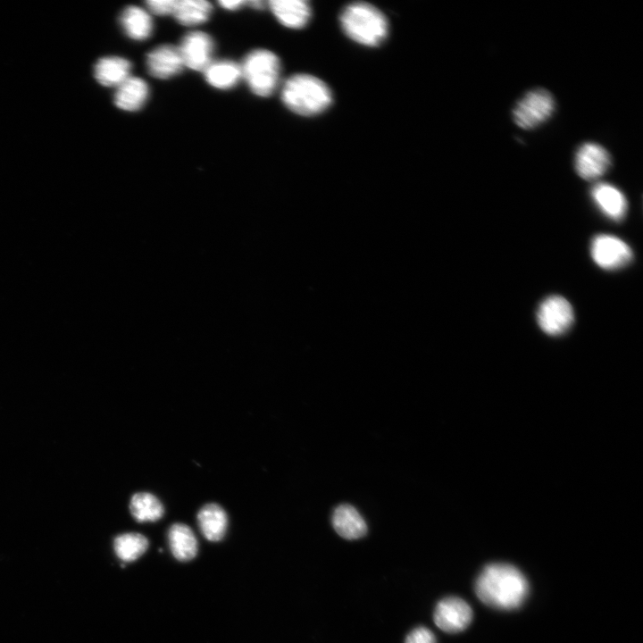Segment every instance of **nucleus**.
<instances>
[{"mask_svg": "<svg viewBox=\"0 0 643 643\" xmlns=\"http://www.w3.org/2000/svg\"><path fill=\"white\" fill-rule=\"evenodd\" d=\"M555 110V100L546 89L529 91L520 99L513 110L515 124L522 129H530L546 121Z\"/></svg>", "mask_w": 643, "mask_h": 643, "instance_id": "obj_5", "label": "nucleus"}, {"mask_svg": "<svg viewBox=\"0 0 643 643\" xmlns=\"http://www.w3.org/2000/svg\"><path fill=\"white\" fill-rule=\"evenodd\" d=\"M590 253L594 262L605 270L619 269L632 259V251L623 240L606 234L593 238Z\"/></svg>", "mask_w": 643, "mask_h": 643, "instance_id": "obj_7", "label": "nucleus"}, {"mask_svg": "<svg viewBox=\"0 0 643 643\" xmlns=\"http://www.w3.org/2000/svg\"><path fill=\"white\" fill-rule=\"evenodd\" d=\"M250 7L256 9V10H262L265 6V3L262 0H253L250 2H246Z\"/></svg>", "mask_w": 643, "mask_h": 643, "instance_id": "obj_27", "label": "nucleus"}, {"mask_svg": "<svg viewBox=\"0 0 643 643\" xmlns=\"http://www.w3.org/2000/svg\"><path fill=\"white\" fill-rule=\"evenodd\" d=\"M405 643H437V641L431 630L425 627H417L406 636Z\"/></svg>", "mask_w": 643, "mask_h": 643, "instance_id": "obj_25", "label": "nucleus"}, {"mask_svg": "<svg viewBox=\"0 0 643 643\" xmlns=\"http://www.w3.org/2000/svg\"><path fill=\"white\" fill-rule=\"evenodd\" d=\"M132 516L139 522H155L164 514L161 501L148 492H138L132 496L129 503Z\"/></svg>", "mask_w": 643, "mask_h": 643, "instance_id": "obj_22", "label": "nucleus"}, {"mask_svg": "<svg viewBox=\"0 0 643 643\" xmlns=\"http://www.w3.org/2000/svg\"><path fill=\"white\" fill-rule=\"evenodd\" d=\"M197 522L205 539L210 541H219L226 533L228 516L221 505L209 503L199 510Z\"/></svg>", "mask_w": 643, "mask_h": 643, "instance_id": "obj_17", "label": "nucleus"}, {"mask_svg": "<svg viewBox=\"0 0 643 643\" xmlns=\"http://www.w3.org/2000/svg\"><path fill=\"white\" fill-rule=\"evenodd\" d=\"M184 66L194 71H204L212 62L214 43L202 31H191L184 36L178 46Z\"/></svg>", "mask_w": 643, "mask_h": 643, "instance_id": "obj_9", "label": "nucleus"}, {"mask_svg": "<svg viewBox=\"0 0 643 643\" xmlns=\"http://www.w3.org/2000/svg\"><path fill=\"white\" fill-rule=\"evenodd\" d=\"M113 547L120 559L124 562H132L146 551L148 540L140 533H124L115 538Z\"/></svg>", "mask_w": 643, "mask_h": 643, "instance_id": "obj_23", "label": "nucleus"}, {"mask_svg": "<svg viewBox=\"0 0 643 643\" xmlns=\"http://www.w3.org/2000/svg\"><path fill=\"white\" fill-rule=\"evenodd\" d=\"M149 96L147 83L138 77H129L117 87L115 105L124 111L135 112L143 107Z\"/></svg>", "mask_w": 643, "mask_h": 643, "instance_id": "obj_15", "label": "nucleus"}, {"mask_svg": "<svg viewBox=\"0 0 643 643\" xmlns=\"http://www.w3.org/2000/svg\"><path fill=\"white\" fill-rule=\"evenodd\" d=\"M611 165L607 150L597 143H585L576 152L574 166L578 175L587 180L603 176Z\"/></svg>", "mask_w": 643, "mask_h": 643, "instance_id": "obj_10", "label": "nucleus"}, {"mask_svg": "<svg viewBox=\"0 0 643 643\" xmlns=\"http://www.w3.org/2000/svg\"><path fill=\"white\" fill-rule=\"evenodd\" d=\"M240 68L242 79L255 95L266 97L277 88L280 76V62L271 51L255 49L249 52Z\"/></svg>", "mask_w": 643, "mask_h": 643, "instance_id": "obj_4", "label": "nucleus"}, {"mask_svg": "<svg viewBox=\"0 0 643 643\" xmlns=\"http://www.w3.org/2000/svg\"><path fill=\"white\" fill-rule=\"evenodd\" d=\"M203 72L207 83L219 89H230L242 79L240 65L230 60L213 61Z\"/></svg>", "mask_w": 643, "mask_h": 643, "instance_id": "obj_20", "label": "nucleus"}, {"mask_svg": "<svg viewBox=\"0 0 643 643\" xmlns=\"http://www.w3.org/2000/svg\"><path fill=\"white\" fill-rule=\"evenodd\" d=\"M120 23L129 38L138 41L148 38L154 28L148 11L136 5L127 6L121 12Z\"/></svg>", "mask_w": 643, "mask_h": 643, "instance_id": "obj_18", "label": "nucleus"}, {"mask_svg": "<svg viewBox=\"0 0 643 643\" xmlns=\"http://www.w3.org/2000/svg\"><path fill=\"white\" fill-rule=\"evenodd\" d=\"M332 526L343 539H357L367 532V525L359 512L347 504L337 506L332 514Z\"/></svg>", "mask_w": 643, "mask_h": 643, "instance_id": "obj_14", "label": "nucleus"}, {"mask_svg": "<svg viewBox=\"0 0 643 643\" xmlns=\"http://www.w3.org/2000/svg\"><path fill=\"white\" fill-rule=\"evenodd\" d=\"M528 590L529 585L523 574L506 564L487 565L475 583V592L481 602L505 610L521 605Z\"/></svg>", "mask_w": 643, "mask_h": 643, "instance_id": "obj_1", "label": "nucleus"}, {"mask_svg": "<svg viewBox=\"0 0 643 643\" xmlns=\"http://www.w3.org/2000/svg\"><path fill=\"white\" fill-rule=\"evenodd\" d=\"M340 24L349 38L366 46L380 45L388 31L385 15L377 7L363 2L345 7L340 15Z\"/></svg>", "mask_w": 643, "mask_h": 643, "instance_id": "obj_3", "label": "nucleus"}, {"mask_svg": "<svg viewBox=\"0 0 643 643\" xmlns=\"http://www.w3.org/2000/svg\"><path fill=\"white\" fill-rule=\"evenodd\" d=\"M219 4L224 9L234 11V10H237V9L242 7L245 4H246V2L242 1V0H230V1H220Z\"/></svg>", "mask_w": 643, "mask_h": 643, "instance_id": "obj_26", "label": "nucleus"}, {"mask_svg": "<svg viewBox=\"0 0 643 643\" xmlns=\"http://www.w3.org/2000/svg\"><path fill=\"white\" fill-rule=\"evenodd\" d=\"M472 618L470 605L463 599L449 597L440 600L433 614L435 624L447 633H457L468 627Z\"/></svg>", "mask_w": 643, "mask_h": 643, "instance_id": "obj_8", "label": "nucleus"}, {"mask_svg": "<svg viewBox=\"0 0 643 643\" xmlns=\"http://www.w3.org/2000/svg\"><path fill=\"white\" fill-rule=\"evenodd\" d=\"M592 199L599 210L614 221H621L626 214L628 204L622 192L616 187L599 182L590 191Z\"/></svg>", "mask_w": 643, "mask_h": 643, "instance_id": "obj_12", "label": "nucleus"}, {"mask_svg": "<svg viewBox=\"0 0 643 643\" xmlns=\"http://www.w3.org/2000/svg\"><path fill=\"white\" fill-rule=\"evenodd\" d=\"M131 63L119 56H106L99 59L95 64L94 76L105 87H118L130 77Z\"/></svg>", "mask_w": 643, "mask_h": 643, "instance_id": "obj_16", "label": "nucleus"}, {"mask_svg": "<svg viewBox=\"0 0 643 643\" xmlns=\"http://www.w3.org/2000/svg\"><path fill=\"white\" fill-rule=\"evenodd\" d=\"M146 68L150 75L165 79L178 75L184 63L178 46L162 45L152 49L146 55Z\"/></svg>", "mask_w": 643, "mask_h": 643, "instance_id": "obj_11", "label": "nucleus"}, {"mask_svg": "<svg viewBox=\"0 0 643 643\" xmlns=\"http://www.w3.org/2000/svg\"><path fill=\"white\" fill-rule=\"evenodd\" d=\"M573 319L571 304L560 296L547 297L537 311V321L540 329L551 336L564 333L572 326Z\"/></svg>", "mask_w": 643, "mask_h": 643, "instance_id": "obj_6", "label": "nucleus"}, {"mask_svg": "<svg viewBox=\"0 0 643 643\" xmlns=\"http://www.w3.org/2000/svg\"><path fill=\"white\" fill-rule=\"evenodd\" d=\"M277 20L287 28L301 29L311 18V7L303 0H272L269 3Z\"/></svg>", "mask_w": 643, "mask_h": 643, "instance_id": "obj_13", "label": "nucleus"}, {"mask_svg": "<svg viewBox=\"0 0 643 643\" xmlns=\"http://www.w3.org/2000/svg\"><path fill=\"white\" fill-rule=\"evenodd\" d=\"M168 540L173 556L181 562L193 559L197 554V540L192 530L186 524H172L168 531Z\"/></svg>", "mask_w": 643, "mask_h": 643, "instance_id": "obj_19", "label": "nucleus"}, {"mask_svg": "<svg viewBox=\"0 0 643 643\" xmlns=\"http://www.w3.org/2000/svg\"><path fill=\"white\" fill-rule=\"evenodd\" d=\"M213 11L211 3L205 0H176L172 15L185 26H195L208 20Z\"/></svg>", "mask_w": 643, "mask_h": 643, "instance_id": "obj_21", "label": "nucleus"}, {"mask_svg": "<svg viewBox=\"0 0 643 643\" xmlns=\"http://www.w3.org/2000/svg\"><path fill=\"white\" fill-rule=\"evenodd\" d=\"M176 0H148L146 2L148 13L156 15L172 14Z\"/></svg>", "mask_w": 643, "mask_h": 643, "instance_id": "obj_24", "label": "nucleus"}, {"mask_svg": "<svg viewBox=\"0 0 643 643\" xmlns=\"http://www.w3.org/2000/svg\"><path fill=\"white\" fill-rule=\"evenodd\" d=\"M281 100L291 112L313 116L324 112L331 104L330 88L319 78L309 74L289 77L281 88Z\"/></svg>", "mask_w": 643, "mask_h": 643, "instance_id": "obj_2", "label": "nucleus"}]
</instances>
